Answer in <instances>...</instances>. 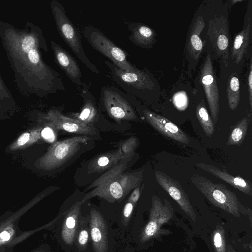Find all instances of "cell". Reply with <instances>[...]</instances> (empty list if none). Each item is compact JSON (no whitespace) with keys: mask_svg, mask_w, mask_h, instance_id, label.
<instances>
[{"mask_svg":"<svg viewBox=\"0 0 252 252\" xmlns=\"http://www.w3.org/2000/svg\"><path fill=\"white\" fill-rule=\"evenodd\" d=\"M132 155L121 161L109 169L88 186L85 191L94 189L85 194L80 202L82 204L95 196L103 199L110 204L120 203L133 189L139 186L143 179L142 171L123 173Z\"/></svg>","mask_w":252,"mask_h":252,"instance_id":"6da1fadb","label":"cell"},{"mask_svg":"<svg viewBox=\"0 0 252 252\" xmlns=\"http://www.w3.org/2000/svg\"><path fill=\"white\" fill-rule=\"evenodd\" d=\"M89 218L92 252H124L127 244L116 223L115 214L91 206Z\"/></svg>","mask_w":252,"mask_h":252,"instance_id":"7a4b0ae2","label":"cell"},{"mask_svg":"<svg viewBox=\"0 0 252 252\" xmlns=\"http://www.w3.org/2000/svg\"><path fill=\"white\" fill-rule=\"evenodd\" d=\"M190 180L195 187L216 207L234 217H239L241 213L246 214V209L240 202L237 195L224 185L213 183L198 174L192 175Z\"/></svg>","mask_w":252,"mask_h":252,"instance_id":"3957f363","label":"cell"},{"mask_svg":"<svg viewBox=\"0 0 252 252\" xmlns=\"http://www.w3.org/2000/svg\"><path fill=\"white\" fill-rule=\"evenodd\" d=\"M53 11L61 36L78 59L92 72L99 74V71L87 57L83 48L79 32L68 18L63 6L54 1Z\"/></svg>","mask_w":252,"mask_h":252,"instance_id":"277c9868","label":"cell"},{"mask_svg":"<svg viewBox=\"0 0 252 252\" xmlns=\"http://www.w3.org/2000/svg\"><path fill=\"white\" fill-rule=\"evenodd\" d=\"M81 200L63 207L58 217L57 239L65 252H75V238L84 214Z\"/></svg>","mask_w":252,"mask_h":252,"instance_id":"5b68a950","label":"cell"},{"mask_svg":"<svg viewBox=\"0 0 252 252\" xmlns=\"http://www.w3.org/2000/svg\"><path fill=\"white\" fill-rule=\"evenodd\" d=\"M83 35L92 48L101 53L121 69L135 72L138 69L127 60L125 52L96 28L86 26Z\"/></svg>","mask_w":252,"mask_h":252,"instance_id":"8992f818","label":"cell"},{"mask_svg":"<svg viewBox=\"0 0 252 252\" xmlns=\"http://www.w3.org/2000/svg\"><path fill=\"white\" fill-rule=\"evenodd\" d=\"M104 63L110 70L112 79L128 94L140 96L155 89L156 84L147 71L126 72L109 61Z\"/></svg>","mask_w":252,"mask_h":252,"instance_id":"52a82bcc","label":"cell"},{"mask_svg":"<svg viewBox=\"0 0 252 252\" xmlns=\"http://www.w3.org/2000/svg\"><path fill=\"white\" fill-rule=\"evenodd\" d=\"M100 100L109 116L117 122L136 121L137 115L124 94L114 86L101 89Z\"/></svg>","mask_w":252,"mask_h":252,"instance_id":"ba28073f","label":"cell"},{"mask_svg":"<svg viewBox=\"0 0 252 252\" xmlns=\"http://www.w3.org/2000/svg\"><path fill=\"white\" fill-rule=\"evenodd\" d=\"M172 216V211L170 206L163 204L158 197L153 195L147 221L132 241H136L137 245H143L158 236L161 225L167 222Z\"/></svg>","mask_w":252,"mask_h":252,"instance_id":"9c48e42d","label":"cell"},{"mask_svg":"<svg viewBox=\"0 0 252 252\" xmlns=\"http://www.w3.org/2000/svg\"><path fill=\"white\" fill-rule=\"evenodd\" d=\"M207 36L212 44L216 56L221 60L227 67L229 59V22L225 15L211 18L208 24Z\"/></svg>","mask_w":252,"mask_h":252,"instance_id":"30bf717a","label":"cell"},{"mask_svg":"<svg viewBox=\"0 0 252 252\" xmlns=\"http://www.w3.org/2000/svg\"><path fill=\"white\" fill-rule=\"evenodd\" d=\"M200 80L208 101L214 125L218 121L220 95L212 60L208 53L200 67Z\"/></svg>","mask_w":252,"mask_h":252,"instance_id":"8fae6325","label":"cell"},{"mask_svg":"<svg viewBox=\"0 0 252 252\" xmlns=\"http://www.w3.org/2000/svg\"><path fill=\"white\" fill-rule=\"evenodd\" d=\"M90 139L91 138L86 135L75 136L56 143L45 157V166L53 168L62 165L79 150L81 144Z\"/></svg>","mask_w":252,"mask_h":252,"instance_id":"7c38bea8","label":"cell"},{"mask_svg":"<svg viewBox=\"0 0 252 252\" xmlns=\"http://www.w3.org/2000/svg\"><path fill=\"white\" fill-rule=\"evenodd\" d=\"M252 1L248 5L245 21L242 30L234 37L229 54L233 62L241 65L251 53L252 38Z\"/></svg>","mask_w":252,"mask_h":252,"instance_id":"4fadbf2b","label":"cell"},{"mask_svg":"<svg viewBox=\"0 0 252 252\" xmlns=\"http://www.w3.org/2000/svg\"><path fill=\"white\" fill-rule=\"evenodd\" d=\"M205 27V22L202 16H198L191 24L186 41L185 56L188 62V73L191 77L198 64L203 52L204 42L200 38V34Z\"/></svg>","mask_w":252,"mask_h":252,"instance_id":"5bb4252c","label":"cell"},{"mask_svg":"<svg viewBox=\"0 0 252 252\" xmlns=\"http://www.w3.org/2000/svg\"><path fill=\"white\" fill-rule=\"evenodd\" d=\"M158 183L178 203L182 210L195 221L196 216L189 198L179 182L159 171L155 173Z\"/></svg>","mask_w":252,"mask_h":252,"instance_id":"9a60e30c","label":"cell"},{"mask_svg":"<svg viewBox=\"0 0 252 252\" xmlns=\"http://www.w3.org/2000/svg\"><path fill=\"white\" fill-rule=\"evenodd\" d=\"M143 112L149 123L163 135L184 144L189 143L188 135L169 120L146 109Z\"/></svg>","mask_w":252,"mask_h":252,"instance_id":"2e32d148","label":"cell"},{"mask_svg":"<svg viewBox=\"0 0 252 252\" xmlns=\"http://www.w3.org/2000/svg\"><path fill=\"white\" fill-rule=\"evenodd\" d=\"M50 120L52 125L60 130L83 135H94L96 133L95 129L92 124L83 123L75 118L66 117L58 111H54L51 113Z\"/></svg>","mask_w":252,"mask_h":252,"instance_id":"e0dca14e","label":"cell"},{"mask_svg":"<svg viewBox=\"0 0 252 252\" xmlns=\"http://www.w3.org/2000/svg\"><path fill=\"white\" fill-rule=\"evenodd\" d=\"M53 48L56 60L61 68L72 82L82 87V73L75 60L57 44L53 43Z\"/></svg>","mask_w":252,"mask_h":252,"instance_id":"ac0fdd59","label":"cell"},{"mask_svg":"<svg viewBox=\"0 0 252 252\" xmlns=\"http://www.w3.org/2000/svg\"><path fill=\"white\" fill-rule=\"evenodd\" d=\"M196 166L228 183L245 194L252 196V185L249 180L241 177H235L225 170H220L212 164L199 163L196 164Z\"/></svg>","mask_w":252,"mask_h":252,"instance_id":"d6986e66","label":"cell"},{"mask_svg":"<svg viewBox=\"0 0 252 252\" xmlns=\"http://www.w3.org/2000/svg\"><path fill=\"white\" fill-rule=\"evenodd\" d=\"M128 29L131 32L129 39L133 43L143 48H152L156 34L152 28L141 23H130Z\"/></svg>","mask_w":252,"mask_h":252,"instance_id":"ffe728a7","label":"cell"},{"mask_svg":"<svg viewBox=\"0 0 252 252\" xmlns=\"http://www.w3.org/2000/svg\"><path fill=\"white\" fill-rule=\"evenodd\" d=\"M81 95L84 100V105L81 112L77 114L74 118L83 123L91 124L96 120L98 112L94 98L85 83H82Z\"/></svg>","mask_w":252,"mask_h":252,"instance_id":"44dd1931","label":"cell"},{"mask_svg":"<svg viewBox=\"0 0 252 252\" xmlns=\"http://www.w3.org/2000/svg\"><path fill=\"white\" fill-rule=\"evenodd\" d=\"M124 158L118 150L101 155L91 161L88 171L89 173L102 172L115 166Z\"/></svg>","mask_w":252,"mask_h":252,"instance_id":"7402d4cb","label":"cell"},{"mask_svg":"<svg viewBox=\"0 0 252 252\" xmlns=\"http://www.w3.org/2000/svg\"><path fill=\"white\" fill-rule=\"evenodd\" d=\"M75 252H92V244L88 213L84 214L74 241Z\"/></svg>","mask_w":252,"mask_h":252,"instance_id":"603a6c76","label":"cell"},{"mask_svg":"<svg viewBox=\"0 0 252 252\" xmlns=\"http://www.w3.org/2000/svg\"><path fill=\"white\" fill-rule=\"evenodd\" d=\"M226 92L229 107L231 110H234L240 100V83L236 75L232 74L228 79Z\"/></svg>","mask_w":252,"mask_h":252,"instance_id":"cb8c5ba5","label":"cell"},{"mask_svg":"<svg viewBox=\"0 0 252 252\" xmlns=\"http://www.w3.org/2000/svg\"><path fill=\"white\" fill-rule=\"evenodd\" d=\"M249 121L245 117L242 119L232 129L226 145L240 146L243 142L248 128Z\"/></svg>","mask_w":252,"mask_h":252,"instance_id":"d4e9b609","label":"cell"},{"mask_svg":"<svg viewBox=\"0 0 252 252\" xmlns=\"http://www.w3.org/2000/svg\"><path fill=\"white\" fill-rule=\"evenodd\" d=\"M196 115L206 136L211 137L214 132V125L208 114L203 100L197 105Z\"/></svg>","mask_w":252,"mask_h":252,"instance_id":"484cf974","label":"cell"},{"mask_svg":"<svg viewBox=\"0 0 252 252\" xmlns=\"http://www.w3.org/2000/svg\"><path fill=\"white\" fill-rule=\"evenodd\" d=\"M213 246L216 252H226L224 231L221 226H218L212 235Z\"/></svg>","mask_w":252,"mask_h":252,"instance_id":"4316f807","label":"cell"},{"mask_svg":"<svg viewBox=\"0 0 252 252\" xmlns=\"http://www.w3.org/2000/svg\"><path fill=\"white\" fill-rule=\"evenodd\" d=\"M138 145V140L135 137H131L124 141L120 145L118 151L124 158L132 155Z\"/></svg>","mask_w":252,"mask_h":252,"instance_id":"83f0119b","label":"cell"},{"mask_svg":"<svg viewBox=\"0 0 252 252\" xmlns=\"http://www.w3.org/2000/svg\"><path fill=\"white\" fill-rule=\"evenodd\" d=\"M35 43V39L32 36H26L22 41V49L23 51L28 53L29 51L33 49Z\"/></svg>","mask_w":252,"mask_h":252,"instance_id":"f1b7e54d","label":"cell"},{"mask_svg":"<svg viewBox=\"0 0 252 252\" xmlns=\"http://www.w3.org/2000/svg\"><path fill=\"white\" fill-rule=\"evenodd\" d=\"M248 86L249 93V100L251 107L252 106V64L251 57L250 62L249 71L248 77Z\"/></svg>","mask_w":252,"mask_h":252,"instance_id":"f546056e","label":"cell"},{"mask_svg":"<svg viewBox=\"0 0 252 252\" xmlns=\"http://www.w3.org/2000/svg\"><path fill=\"white\" fill-rule=\"evenodd\" d=\"M42 137L50 142H53L55 139L54 131L49 127H45L41 132Z\"/></svg>","mask_w":252,"mask_h":252,"instance_id":"4dcf8cb0","label":"cell"},{"mask_svg":"<svg viewBox=\"0 0 252 252\" xmlns=\"http://www.w3.org/2000/svg\"><path fill=\"white\" fill-rule=\"evenodd\" d=\"M140 196V189L139 186L134 188L133 191L127 199L136 205Z\"/></svg>","mask_w":252,"mask_h":252,"instance_id":"1f68e13d","label":"cell"},{"mask_svg":"<svg viewBox=\"0 0 252 252\" xmlns=\"http://www.w3.org/2000/svg\"><path fill=\"white\" fill-rule=\"evenodd\" d=\"M29 61L33 64L38 63L39 61V56L37 51L34 48L28 52Z\"/></svg>","mask_w":252,"mask_h":252,"instance_id":"d6a6232c","label":"cell"},{"mask_svg":"<svg viewBox=\"0 0 252 252\" xmlns=\"http://www.w3.org/2000/svg\"><path fill=\"white\" fill-rule=\"evenodd\" d=\"M30 134L26 132L23 134L18 140V144L19 145L25 144L29 139Z\"/></svg>","mask_w":252,"mask_h":252,"instance_id":"836d02e7","label":"cell"},{"mask_svg":"<svg viewBox=\"0 0 252 252\" xmlns=\"http://www.w3.org/2000/svg\"><path fill=\"white\" fill-rule=\"evenodd\" d=\"M0 237L4 241L9 239V234L6 231L2 232L0 234Z\"/></svg>","mask_w":252,"mask_h":252,"instance_id":"e575fe53","label":"cell"},{"mask_svg":"<svg viewBox=\"0 0 252 252\" xmlns=\"http://www.w3.org/2000/svg\"><path fill=\"white\" fill-rule=\"evenodd\" d=\"M134 249L130 245L127 244L124 252H134Z\"/></svg>","mask_w":252,"mask_h":252,"instance_id":"d590c367","label":"cell"},{"mask_svg":"<svg viewBox=\"0 0 252 252\" xmlns=\"http://www.w3.org/2000/svg\"><path fill=\"white\" fill-rule=\"evenodd\" d=\"M227 252H236V251L233 249L231 245H229L228 247Z\"/></svg>","mask_w":252,"mask_h":252,"instance_id":"8d00e7d4","label":"cell"}]
</instances>
